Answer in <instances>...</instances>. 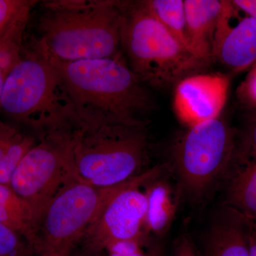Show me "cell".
Returning <instances> with one entry per match:
<instances>
[{
    "label": "cell",
    "mask_w": 256,
    "mask_h": 256,
    "mask_svg": "<svg viewBox=\"0 0 256 256\" xmlns=\"http://www.w3.org/2000/svg\"><path fill=\"white\" fill-rule=\"evenodd\" d=\"M46 53L86 129L110 124L146 126L141 116L152 110L154 102L122 50L114 57L77 62Z\"/></svg>",
    "instance_id": "1"
},
{
    "label": "cell",
    "mask_w": 256,
    "mask_h": 256,
    "mask_svg": "<svg viewBox=\"0 0 256 256\" xmlns=\"http://www.w3.org/2000/svg\"><path fill=\"white\" fill-rule=\"evenodd\" d=\"M122 1L46 2L38 22L43 48L64 62L116 56L122 50Z\"/></svg>",
    "instance_id": "2"
},
{
    "label": "cell",
    "mask_w": 256,
    "mask_h": 256,
    "mask_svg": "<svg viewBox=\"0 0 256 256\" xmlns=\"http://www.w3.org/2000/svg\"><path fill=\"white\" fill-rule=\"evenodd\" d=\"M4 114L42 133L85 130L63 79L37 40L0 87Z\"/></svg>",
    "instance_id": "3"
},
{
    "label": "cell",
    "mask_w": 256,
    "mask_h": 256,
    "mask_svg": "<svg viewBox=\"0 0 256 256\" xmlns=\"http://www.w3.org/2000/svg\"><path fill=\"white\" fill-rule=\"evenodd\" d=\"M122 50L143 84L168 88L208 64L195 56L148 11L143 1L122 2Z\"/></svg>",
    "instance_id": "4"
},
{
    "label": "cell",
    "mask_w": 256,
    "mask_h": 256,
    "mask_svg": "<svg viewBox=\"0 0 256 256\" xmlns=\"http://www.w3.org/2000/svg\"><path fill=\"white\" fill-rule=\"evenodd\" d=\"M148 160L146 126L104 124L79 132L74 164L82 181L114 188L142 174Z\"/></svg>",
    "instance_id": "5"
},
{
    "label": "cell",
    "mask_w": 256,
    "mask_h": 256,
    "mask_svg": "<svg viewBox=\"0 0 256 256\" xmlns=\"http://www.w3.org/2000/svg\"><path fill=\"white\" fill-rule=\"evenodd\" d=\"M238 136L220 117L188 128L172 151L182 191L194 200L207 194L234 162Z\"/></svg>",
    "instance_id": "6"
},
{
    "label": "cell",
    "mask_w": 256,
    "mask_h": 256,
    "mask_svg": "<svg viewBox=\"0 0 256 256\" xmlns=\"http://www.w3.org/2000/svg\"><path fill=\"white\" fill-rule=\"evenodd\" d=\"M80 130L38 134L36 144L12 175L10 186L32 207L38 232L47 207L57 192L78 178L74 149Z\"/></svg>",
    "instance_id": "7"
},
{
    "label": "cell",
    "mask_w": 256,
    "mask_h": 256,
    "mask_svg": "<svg viewBox=\"0 0 256 256\" xmlns=\"http://www.w3.org/2000/svg\"><path fill=\"white\" fill-rule=\"evenodd\" d=\"M128 183L100 188L76 178L66 184L50 202L42 218L37 254L54 252L68 256L108 204Z\"/></svg>",
    "instance_id": "8"
},
{
    "label": "cell",
    "mask_w": 256,
    "mask_h": 256,
    "mask_svg": "<svg viewBox=\"0 0 256 256\" xmlns=\"http://www.w3.org/2000/svg\"><path fill=\"white\" fill-rule=\"evenodd\" d=\"M166 168L165 164L156 165L128 182L108 204L82 238L84 249L98 254L114 242H146L148 198L142 188Z\"/></svg>",
    "instance_id": "9"
},
{
    "label": "cell",
    "mask_w": 256,
    "mask_h": 256,
    "mask_svg": "<svg viewBox=\"0 0 256 256\" xmlns=\"http://www.w3.org/2000/svg\"><path fill=\"white\" fill-rule=\"evenodd\" d=\"M230 80L220 73L195 74L175 85L173 109L188 128L218 118L226 104Z\"/></svg>",
    "instance_id": "10"
},
{
    "label": "cell",
    "mask_w": 256,
    "mask_h": 256,
    "mask_svg": "<svg viewBox=\"0 0 256 256\" xmlns=\"http://www.w3.org/2000/svg\"><path fill=\"white\" fill-rule=\"evenodd\" d=\"M237 10L232 1L224 2L213 53V60L234 74L249 70L256 62V20L247 15L232 26Z\"/></svg>",
    "instance_id": "11"
},
{
    "label": "cell",
    "mask_w": 256,
    "mask_h": 256,
    "mask_svg": "<svg viewBox=\"0 0 256 256\" xmlns=\"http://www.w3.org/2000/svg\"><path fill=\"white\" fill-rule=\"evenodd\" d=\"M225 1L185 0L186 26L192 54L210 65L217 28Z\"/></svg>",
    "instance_id": "12"
},
{
    "label": "cell",
    "mask_w": 256,
    "mask_h": 256,
    "mask_svg": "<svg viewBox=\"0 0 256 256\" xmlns=\"http://www.w3.org/2000/svg\"><path fill=\"white\" fill-rule=\"evenodd\" d=\"M248 233V220L226 207L207 234L204 256H250Z\"/></svg>",
    "instance_id": "13"
},
{
    "label": "cell",
    "mask_w": 256,
    "mask_h": 256,
    "mask_svg": "<svg viewBox=\"0 0 256 256\" xmlns=\"http://www.w3.org/2000/svg\"><path fill=\"white\" fill-rule=\"evenodd\" d=\"M164 172L144 185L148 198L146 234L161 236L166 233L178 210V196L169 180L163 178Z\"/></svg>",
    "instance_id": "14"
},
{
    "label": "cell",
    "mask_w": 256,
    "mask_h": 256,
    "mask_svg": "<svg viewBox=\"0 0 256 256\" xmlns=\"http://www.w3.org/2000/svg\"><path fill=\"white\" fill-rule=\"evenodd\" d=\"M0 224L21 234L38 252L40 238L33 210L10 185L0 184Z\"/></svg>",
    "instance_id": "15"
},
{
    "label": "cell",
    "mask_w": 256,
    "mask_h": 256,
    "mask_svg": "<svg viewBox=\"0 0 256 256\" xmlns=\"http://www.w3.org/2000/svg\"><path fill=\"white\" fill-rule=\"evenodd\" d=\"M240 166L229 184L226 207L256 223V158Z\"/></svg>",
    "instance_id": "16"
},
{
    "label": "cell",
    "mask_w": 256,
    "mask_h": 256,
    "mask_svg": "<svg viewBox=\"0 0 256 256\" xmlns=\"http://www.w3.org/2000/svg\"><path fill=\"white\" fill-rule=\"evenodd\" d=\"M36 143L33 136L12 124H0V184L10 185L15 170Z\"/></svg>",
    "instance_id": "17"
},
{
    "label": "cell",
    "mask_w": 256,
    "mask_h": 256,
    "mask_svg": "<svg viewBox=\"0 0 256 256\" xmlns=\"http://www.w3.org/2000/svg\"><path fill=\"white\" fill-rule=\"evenodd\" d=\"M144 6L172 35L175 40L191 52L186 26L184 1L183 0H149Z\"/></svg>",
    "instance_id": "18"
},
{
    "label": "cell",
    "mask_w": 256,
    "mask_h": 256,
    "mask_svg": "<svg viewBox=\"0 0 256 256\" xmlns=\"http://www.w3.org/2000/svg\"><path fill=\"white\" fill-rule=\"evenodd\" d=\"M246 111V121L238 136L234 159V162H237L239 165L256 158V110Z\"/></svg>",
    "instance_id": "19"
},
{
    "label": "cell",
    "mask_w": 256,
    "mask_h": 256,
    "mask_svg": "<svg viewBox=\"0 0 256 256\" xmlns=\"http://www.w3.org/2000/svg\"><path fill=\"white\" fill-rule=\"evenodd\" d=\"M36 252L21 234L0 224V256H30Z\"/></svg>",
    "instance_id": "20"
},
{
    "label": "cell",
    "mask_w": 256,
    "mask_h": 256,
    "mask_svg": "<svg viewBox=\"0 0 256 256\" xmlns=\"http://www.w3.org/2000/svg\"><path fill=\"white\" fill-rule=\"evenodd\" d=\"M36 2L33 0H0V34L14 22L30 18Z\"/></svg>",
    "instance_id": "21"
},
{
    "label": "cell",
    "mask_w": 256,
    "mask_h": 256,
    "mask_svg": "<svg viewBox=\"0 0 256 256\" xmlns=\"http://www.w3.org/2000/svg\"><path fill=\"white\" fill-rule=\"evenodd\" d=\"M236 100L246 110H256V62L236 88Z\"/></svg>",
    "instance_id": "22"
},
{
    "label": "cell",
    "mask_w": 256,
    "mask_h": 256,
    "mask_svg": "<svg viewBox=\"0 0 256 256\" xmlns=\"http://www.w3.org/2000/svg\"><path fill=\"white\" fill-rule=\"evenodd\" d=\"M144 240H130L114 242L106 249L109 256H146L142 246Z\"/></svg>",
    "instance_id": "23"
},
{
    "label": "cell",
    "mask_w": 256,
    "mask_h": 256,
    "mask_svg": "<svg viewBox=\"0 0 256 256\" xmlns=\"http://www.w3.org/2000/svg\"><path fill=\"white\" fill-rule=\"evenodd\" d=\"M173 256H201L188 234H183L175 242Z\"/></svg>",
    "instance_id": "24"
},
{
    "label": "cell",
    "mask_w": 256,
    "mask_h": 256,
    "mask_svg": "<svg viewBox=\"0 0 256 256\" xmlns=\"http://www.w3.org/2000/svg\"><path fill=\"white\" fill-rule=\"evenodd\" d=\"M232 2L239 11L256 20V0H234Z\"/></svg>",
    "instance_id": "25"
},
{
    "label": "cell",
    "mask_w": 256,
    "mask_h": 256,
    "mask_svg": "<svg viewBox=\"0 0 256 256\" xmlns=\"http://www.w3.org/2000/svg\"><path fill=\"white\" fill-rule=\"evenodd\" d=\"M249 248L250 256H256V223L248 220Z\"/></svg>",
    "instance_id": "26"
},
{
    "label": "cell",
    "mask_w": 256,
    "mask_h": 256,
    "mask_svg": "<svg viewBox=\"0 0 256 256\" xmlns=\"http://www.w3.org/2000/svg\"><path fill=\"white\" fill-rule=\"evenodd\" d=\"M146 256H163L162 249L159 246L152 248L149 252L146 254Z\"/></svg>",
    "instance_id": "27"
},
{
    "label": "cell",
    "mask_w": 256,
    "mask_h": 256,
    "mask_svg": "<svg viewBox=\"0 0 256 256\" xmlns=\"http://www.w3.org/2000/svg\"><path fill=\"white\" fill-rule=\"evenodd\" d=\"M40 256H67L60 252H42L38 254Z\"/></svg>",
    "instance_id": "28"
},
{
    "label": "cell",
    "mask_w": 256,
    "mask_h": 256,
    "mask_svg": "<svg viewBox=\"0 0 256 256\" xmlns=\"http://www.w3.org/2000/svg\"><path fill=\"white\" fill-rule=\"evenodd\" d=\"M96 252H89V250L84 249V252L76 254L74 256H96Z\"/></svg>",
    "instance_id": "29"
}]
</instances>
